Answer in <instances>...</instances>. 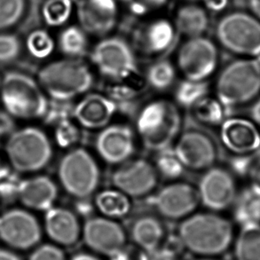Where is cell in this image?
Here are the masks:
<instances>
[{
    "mask_svg": "<svg viewBox=\"0 0 260 260\" xmlns=\"http://www.w3.org/2000/svg\"><path fill=\"white\" fill-rule=\"evenodd\" d=\"M179 242L186 250L204 257H213L229 250L234 226L228 218L214 212L191 214L179 225Z\"/></svg>",
    "mask_w": 260,
    "mask_h": 260,
    "instance_id": "1",
    "label": "cell"
},
{
    "mask_svg": "<svg viewBox=\"0 0 260 260\" xmlns=\"http://www.w3.org/2000/svg\"><path fill=\"white\" fill-rule=\"evenodd\" d=\"M182 125V117L173 102L155 100L145 104L136 116V132L145 148L161 151L176 141Z\"/></svg>",
    "mask_w": 260,
    "mask_h": 260,
    "instance_id": "2",
    "label": "cell"
},
{
    "mask_svg": "<svg viewBox=\"0 0 260 260\" xmlns=\"http://www.w3.org/2000/svg\"><path fill=\"white\" fill-rule=\"evenodd\" d=\"M260 93V63L255 58H241L225 65L216 83V98L226 109L253 102Z\"/></svg>",
    "mask_w": 260,
    "mask_h": 260,
    "instance_id": "3",
    "label": "cell"
},
{
    "mask_svg": "<svg viewBox=\"0 0 260 260\" xmlns=\"http://www.w3.org/2000/svg\"><path fill=\"white\" fill-rule=\"evenodd\" d=\"M94 78L90 68L78 59L55 60L39 72V84L52 99L73 101L86 93Z\"/></svg>",
    "mask_w": 260,
    "mask_h": 260,
    "instance_id": "4",
    "label": "cell"
},
{
    "mask_svg": "<svg viewBox=\"0 0 260 260\" xmlns=\"http://www.w3.org/2000/svg\"><path fill=\"white\" fill-rule=\"evenodd\" d=\"M0 89L4 106L11 116L24 119L45 116L48 99L40 85L28 75L7 72Z\"/></svg>",
    "mask_w": 260,
    "mask_h": 260,
    "instance_id": "5",
    "label": "cell"
},
{
    "mask_svg": "<svg viewBox=\"0 0 260 260\" xmlns=\"http://www.w3.org/2000/svg\"><path fill=\"white\" fill-rule=\"evenodd\" d=\"M58 177L66 193L77 200L88 199L101 182V171L91 153L83 148H71L60 159Z\"/></svg>",
    "mask_w": 260,
    "mask_h": 260,
    "instance_id": "6",
    "label": "cell"
},
{
    "mask_svg": "<svg viewBox=\"0 0 260 260\" xmlns=\"http://www.w3.org/2000/svg\"><path fill=\"white\" fill-rule=\"evenodd\" d=\"M215 34L230 53L255 59L260 55V21L251 14L237 11L225 14L218 21Z\"/></svg>",
    "mask_w": 260,
    "mask_h": 260,
    "instance_id": "7",
    "label": "cell"
},
{
    "mask_svg": "<svg viewBox=\"0 0 260 260\" xmlns=\"http://www.w3.org/2000/svg\"><path fill=\"white\" fill-rule=\"evenodd\" d=\"M11 165L21 173H32L45 168L52 158L53 148L46 134L28 127L11 134L6 146Z\"/></svg>",
    "mask_w": 260,
    "mask_h": 260,
    "instance_id": "8",
    "label": "cell"
},
{
    "mask_svg": "<svg viewBox=\"0 0 260 260\" xmlns=\"http://www.w3.org/2000/svg\"><path fill=\"white\" fill-rule=\"evenodd\" d=\"M91 60L100 74L113 81H123L137 73L134 50L119 37H106L97 43L91 50Z\"/></svg>",
    "mask_w": 260,
    "mask_h": 260,
    "instance_id": "9",
    "label": "cell"
},
{
    "mask_svg": "<svg viewBox=\"0 0 260 260\" xmlns=\"http://www.w3.org/2000/svg\"><path fill=\"white\" fill-rule=\"evenodd\" d=\"M219 54L215 43L204 36L188 38L177 54V66L185 79L207 81L218 67Z\"/></svg>",
    "mask_w": 260,
    "mask_h": 260,
    "instance_id": "10",
    "label": "cell"
},
{
    "mask_svg": "<svg viewBox=\"0 0 260 260\" xmlns=\"http://www.w3.org/2000/svg\"><path fill=\"white\" fill-rule=\"evenodd\" d=\"M173 149L184 168L193 172H204L218 160L214 141L200 130L190 129L179 134Z\"/></svg>",
    "mask_w": 260,
    "mask_h": 260,
    "instance_id": "11",
    "label": "cell"
},
{
    "mask_svg": "<svg viewBox=\"0 0 260 260\" xmlns=\"http://www.w3.org/2000/svg\"><path fill=\"white\" fill-rule=\"evenodd\" d=\"M158 176L155 166L147 159L131 158L114 170L111 183L131 198H141L155 191Z\"/></svg>",
    "mask_w": 260,
    "mask_h": 260,
    "instance_id": "12",
    "label": "cell"
},
{
    "mask_svg": "<svg viewBox=\"0 0 260 260\" xmlns=\"http://www.w3.org/2000/svg\"><path fill=\"white\" fill-rule=\"evenodd\" d=\"M201 204L211 211H222L233 206L238 193L235 177L229 170L212 166L204 171L197 185Z\"/></svg>",
    "mask_w": 260,
    "mask_h": 260,
    "instance_id": "13",
    "label": "cell"
},
{
    "mask_svg": "<svg viewBox=\"0 0 260 260\" xmlns=\"http://www.w3.org/2000/svg\"><path fill=\"white\" fill-rule=\"evenodd\" d=\"M159 214L169 219H184L200 204L196 187L186 182H173L155 192L150 202Z\"/></svg>",
    "mask_w": 260,
    "mask_h": 260,
    "instance_id": "14",
    "label": "cell"
},
{
    "mask_svg": "<svg viewBox=\"0 0 260 260\" xmlns=\"http://www.w3.org/2000/svg\"><path fill=\"white\" fill-rule=\"evenodd\" d=\"M82 237L91 250L109 257L123 251L126 234L119 223L106 217H90L82 228Z\"/></svg>",
    "mask_w": 260,
    "mask_h": 260,
    "instance_id": "15",
    "label": "cell"
},
{
    "mask_svg": "<svg viewBox=\"0 0 260 260\" xmlns=\"http://www.w3.org/2000/svg\"><path fill=\"white\" fill-rule=\"evenodd\" d=\"M94 145L97 154L104 162L117 166L133 157L136 139L134 130L129 125L115 123L102 128Z\"/></svg>",
    "mask_w": 260,
    "mask_h": 260,
    "instance_id": "16",
    "label": "cell"
},
{
    "mask_svg": "<svg viewBox=\"0 0 260 260\" xmlns=\"http://www.w3.org/2000/svg\"><path fill=\"white\" fill-rule=\"evenodd\" d=\"M0 238L10 246L26 250L40 241L41 229L28 211L11 210L0 216Z\"/></svg>",
    "mask_w": 260,
    "mask_h": 260,
    "instance_id": "17",
    "label": "cell"
},
{
    "mask_svg": "<svg viewBox=\"0 0 260 260\" xmlns=\"http://www.w3.org/2000/svg\"><path fill=\"white\" fill-rule=\"evenodd\" d=\"M118 13L116 0H81L77 10L79 26L87 34L100 37L115 28Z\"/></svg>",
    "mask_w": 260,
    "mask_h": 260,
    "instance_id": "18",
    "label": "cell"
},
{
    "mask_svg": "<svg viewBox=\"0 0 260 260\" xmlns=\"http://www.w3.org/2000/svg\"><path fill=\"white\" fill-rule=\"evenodd\" d=\"M220 140L229 151L236 155H250L260 147V131L248 118L231 117L220 124Z\"/></svg>",
    "mask_w": 260,
    "mask_h": 260,
    "instance_id": "19",
    "label": "cell"
},
{
    "mask_svg": "<svg viewBox=\"0 0 260 260\" xmlns=\"http://www.w3.org/2000/svg\"><path fill=\"white\" fill-rule=\"evenodd\" d=\"M117 111V104L107 95L89 93L74 105L73 118L88 130H102L109 125Z\"/></svg>",
    "mask_w": 260,
    "mask_h": 260,
    "instance_id": "20",
    "label": "cell"
},
{
    "mask_svg": "<svg viewBox=\"0 0 260 260\" xmlns=\"http://www.w3.org/2000/svg\"><path fill=\"white\" fill-rule=\"evenodd\" d=\"M175 39V28L171 21L160 18L145 24L138 30L135 42L146 56L157 57L166 53Z\"/></svg>",
    "mask_w": 260,
    "mask_h": 260,
    "instance_id": "21",
    "label": "cell"
},
{
    "mask_svg": "<svg viewBox=\"0 0 260 260\" xmlns=\"http://www.w3.org/2000/svg\"><path fill=\"white\" fill-rule=\"evenodd\" d=\"M46 231L53 242L72 246L82 236V226L74 211L63 207H52L46 211Z\"/></svg>",
    "mask_w": 260,
    "mask_h": 260,
    "instance_id": "22",
    "label": "cell"
},
{
    "mask_svg": "<svg viewBox=\"0 0 260 260\" xmlns=\"http://www.w3.org/2000/svg\"><path fill=\"white\" fill-rule=\"evenodd\" d=\"M58 197V187L46 176H39L21 181L18 198L26 207L38 211H48Z\"/></svg>",
    "mask_w": 260,
    "mask_h": 260,
    "instance_id": "23",
    "label": "cell"
},
{
    "mask_svg": "<svg viewBox=\"0 0 260 260\" xmlns=\"http://www.w3.org/2000/svg\"><path fill=\"white\" fill-rule=\"evenodd\" d=\"M164 236V225L158 218L151 215H143L136 218L131 228L132 239L144 251L158 248Z\"/></svg>",
    "mask_w": 260,
    "mask_h": 260,
    "instance_id": "24",
    "label": "cell"
},
{
    "mask_svg": "<svg viewBox=\"0 0 260 260\" xmlns=\"http://www.w3.org/2000/svg\"><path fill=\"white\" fill-rule=\"evenodd\" d=\"M210 24L207 10L197 4L179 7L175 17L176 28L188 38L204 36Z\"/></svg>",
    "mask_w": 260,
    "mask_h": 260,
    "instance_id": "25",
    "label": "cell"
},
{
    "mask_svg": "<svg viewBox=\"0 0 260 260\" xmlns=\"http://www.w3.org/2000/svg\"><path fill=\"white\" fill-rule=\"evenodd\" d=\"M95 208L106 218L125 217L132 210L131 197L116 188H109L99 192L94 200Z\"/></svg>",
    "mask_w": 260,
    "mask_h": 260,
    "instance_id": "26",
    "label": "cell"
},
{
    "mask_svg": "<svg viewBox=\"0 0 260 260\" xmlns=\"http://www.w3.org/2000/svg\"><path fill=\"white\" fill-rule=\"evenodd\" d=\"M233 215L241 226L260 223V194L247 186L238 192L233 204Z\"/></svg>",
    "mask_w": 260,
    "mask_h": 260,
    "instance_id": "27",
    "label": "cell"
},
{
    "mask_svg": "<svg viewBox=\"0 0 260 260\" xmlns=\"http://www.w3.org/2000/svg\"><path fill=\"white\" fill-rule=\"evenodd\" d=\"M236 260H260V223L242 225L236 243Z\"/></svg>",
    "mask_w": 260,
    "mask_h": 260,
    "instance_id": "28",
    "label": "cell"
},
{
    "mask_svg": "<svg viewBox=\"0 0 260 260\" xmlns=\"http://www.w3.org/2000/svg\"><path fill=\"white\" fill-rule=\"evenodd\" d=\"M87 35L79 25L65 27L58 38L59 49L68 58L78 59L84 56L88 50Z\"/></svg>",
    "mask_w": 260,
    "mask_h": 260,
    "instance_id": "29",
    "label": "cell"
},
{
    "mask_svg": "<svg viewBox=\"0 0 260 260\" xmlns=\"http://www.w3.org/2000/svg\"><path fill=\"white\" fill-rule=\"evenodd\" d=\"M225 108L217 98L206 96L192 108L193 117L203 124L216 126L225 120Z\"/></svg>",
    "mask_w": 260,
    "mask_h": 260,
    "instance_id": "30",
    "label": "cell"
},
{
    "mask_svg": "<svg viewBox=\"0 0 260 260\" xmlns=\"http://www.w3.org/2000/svg\"><path fill=\"white\" fill-rule=\"evenodd\" d=\"M177 77L175 66L170 60H160L148 67L146 78L156 91H166L173 86Z\"/></svg>",
    "mask_w": 260,
    "mask_h": 260,
    "instance_id": "31",
    "label": "cell"
},
{
    "mask_svg": "<svg viewBox=\"0 0 260 260\" xmlns=\"http://www.w3.org/2000/svg\"><path fill=\"white\" fill-rule=\"evenodd\" d=\"M231 166L236 173L248 180V186L260 194V153L236 155Z\"/></svg>",
    "mask_w": 260,
    "mask_h": 260,
    "instance_id": "32",
    "label": "cell"
},
{
    "mask_svg": "<svg viewBox=\"0 0 260 260\" xmlns=\"http://www.w3.org/2000/svg\"><path fill=\"white\" fill-rule=\"evenodd\" d=\"M209 91L207 81H193L184 79L175 89V100L179 106L192 109L197 102L206 97Z\"/></svg>",
    "mask_w": 260,
    "mask_h": 260,
    "instance_id": "33",
    "label": "cell"
},
{
    "mask_svg": "<svg viewBox=\"0 0 260 260\" xmlns=\"http://www.w3.org/2000/svg\"><path fill=\"white\" fill-rule=\"evenodd\" d=\"M73 10L72 0H46L41 12L46 25L56 28L70 21Z\"/></svg>",
    "mask_w": 260,
    "mask_h": 260,
    "instance_id": "34",
    "label": "cell"
},
{
    "mask_svg": "<svg viewBox=\"0 0 260 260\" xmlns=\"http://www.w3.org/2000/svg\"><path fill=\"white\" fill-rule=\"evenodd\" d=\"M154 166L158 175L170 180L179 179L186 170L171 147L157 152Z\"/></svg>",
    "mask_w": 260,
    "mask_h": 260,
    "instance_id": "35",
    "label": "cell"
},
{
    "mask_svg": "<svg viewBox=\"0 0 260 260\" xmlns=\"http://www.w3.org/2000/svg\"><path fill=\"white\" fill-rule=\"evenodd\" d=\"M26 46L32 56L45 59L53 53L55 43L48 32L44 29H37L28 35Z\"/></svg>",
    "mask_w": 260,
    "mask_h": 260,
    "instance_id": "36",
    "label": "cell"
},
{
    "mask_svg": "<svg viewBox=\"0 0 260 260\" xmlns=\"http://www.w3.org/2000/svg\"><path fill=\"white\" fill-rule=\"evenodd\" d=\"M27 0H0V30L14 27L23 17Z\"/></svg>",
    "mask_w": 260,
    "mask_h": 260,
    "instance_id": "37",
    "label": "cell"
},
{
    "mask_svg": "<svg viewBox=\"0 0 260 260\" xmlns=\"http://www.w3.org/2000/svg\"><path fill=\"white\" fill-rule=\"evenodd\" d=\"M74 103L72 101H60L52 99L48 101L46 114L43 116L46 123L57 125L63 121L73 118Z\"/></svg>",
    "mask_w": 260,
    "mask_h": 260,
    "instance_id": "38",
    "label": "cell"
},
{
    "mask_svg": "<svg viewBox=\"0 0 260 260\" xmlns=\"http://www.w3.org/2000/svg\"><path fill=\"white\" fill-rule=\"evenodd\" d=\"M55 131V140L61 148H72L81 138L79 125L76 121L68 119L58 123Z\"/></svg>",
    "mask_w": 260,
    "mask_h": 260,
    "instance_id": "39",
    "label": "cell"
},
{
    "mask_svg": "<svg viewBox=\"0 0 260 260\" xmlns=\"http://www.w3.org/2000/svg\"><path fill=\"white\" fill-rule=\"evenodd\" d=\"M21 41L17 36L0 33V63H9L21 53Z\"/></svg>",
    "mask_w": 260,
    "mask_h": 260,
    "instance_id": "40",
    "label": "cell"
},
{
    "mask_svg": "<svg viewBox=\"0 0 260 260\" xmlns=\"http://www.w3.org/2000/svg\"><path fill=\"white\" fill-rule=\"evenodd\" d=\"M21 181L14 176L7 174L0 179V199L5 203H12L18 198Z\"/></svg>",
    "mask_w": 260,
    "mask_h": 260,
    "instance_id": "41",
    "label": "cell"
},
{
    "mask_svg": "<svg viewBox=\"0 0 260 260\" xmlns=\"http://www.w3.org/2000/svg\"><path fill=\"white\" fill-rule=\"evenodd\" d=\"M29 260H67L63 250L59 247L45 244L32 253Z\"/></svg>",
    "mask_w": 260,
    "mask_h": 260,
    "instance_id": "42",
    "label": "cell"
},
{
    "mask_svg": "<svg viewBox=\"0 0 260 260\" xmlns=\"http://www.w3.org/2000/svg\"><path fill=\"white\" fill-rule=\"evenodd\" d=\"M168 0H127L132 11L136 14H147L164 7Z\"/></svg>",
    "mask_w": 260,
    "mask_h": 260,
    "instance_id": "43",
    "label": "cell"
},
{
    "mask_svg": "<svg viewBox=\"0 0 260 260\" xmlns=\"http://www.w3.org/2000/svg\"><path fill=\"white\" fill-rule=\"evenodd\" d=\"M140 260H178V258L173 250L168 248H156L155 250L144 251Z\"/></svg>",
    "mask_w": 260,
    "mask_h": 260,
    "instance_id": "44",
    "label": "cell"
},
{
    "mask_svg": "<svg viewBox=\"0 0 260 260\" xmlns=\"http://www.w3.org/2000/svg\"><path fill=\"white\" fill-rule=\"evenodd\" d=\"M14 124V121L8 113L0 111V137L13 134Z\"/></svg>",
    "mask_w": 260,
    "mask_h": 260,
    "instance_id": "45",
    "label": "cell"
},
{
    "mask_svg": "<svg viewBox=\"0 0 260 260\" xmlns=\"http://www.w3.org/2000/svg\"><path fill=\"white\" fill-rule=\"evenodd\" d=\"M203 1L205 6L204 8L213 13H218L224 10L229 3V0H203Z\"/></svg>",
    "mask_w": 260,
    "mask_h": 260,
    "instance_id": "46",
    "label": "cell"
},
{
    "mask_svg": "<svg viewBox=\"0 0 260 260\" xmlns=\"http://www.w3.org/2000/svg\"><path fill=\"white\" fill-rule=\"evenodd\" d=\"M250 119L257 126H260V98L255 99L249 110Z\"/></svg>",
    "mask_w": 260,
    "mask_h": 260,
    "instance_id": "47",
    "label": "cell"
},
{
    "mask_svg": "<svg viewBox=\"0 0 260 260\" xmlns=\"http://www.w3.org/2000/svg\"><path fill=\"white\" fill-rule=\"evenodd\" d=\"M250 14L260 21V0H248Z\"/></svg>",
    "mask_w": 260,
    "mask_h": 260,
    "instance_id": "48",
    "label": "cell"
},
{
    "mask_svg": "<svg viewBox=\"0 0 260 260\" xmlns=\"http://www.w3.org/2000/svg\"><path fill=\"white\" fill-rule=\"evenodd\" d=\"M87 199H83V200H78V211L81 213L82 215H86L89 216L91 213V205L86 202Z\"/></svg>",
    "mask_w": 260,
    "mask_h": 260,
    "instance_id": "49",
    "label": "cell"
},
{
    "mask_svg": "<svg viewBox=\"0 0 260 260\" xmlns=\"http://www.w3.org/2000/svg\"><path fill=\"white\" fill-rule=\"evenodd\" d=\"M71 260H101L94 255L89 253H78L75 255Z\"/></svg>",
    "mask_w": 260,
    "mask_h": 260,
    "instance_id": "50",
    "label": "cell"
},
{
    "mask_svg": "<svg viewBox=\"0 0 260 260\" xmlns=\"http://www.w3.org/2000/svg\"><path fill=\"white\" fill-rule=\"evenodd\" d=\"M0 260H20L15 254L7 250H0Z\"/></svg>",
    "mask_w": 260,
    "mask_h": 260,
    "instance_id": "51",
    "label": "cell"
},
{
    "mask_svg": "<svg viewBox=\"0 0 260 260\" xmlns=\"http://www.w3.org/2000/svg\"><path fill=\"white\" fill-rule=\"evenodd\" d=\"M8 174V171H7V168H5L3 166H2V162L0 161V179H3L5 176H7Z\"/></svg>",
    "mask_w": 260,
    "mask_h": 260,
    "instance_id": "52",
    "label": "cell"
},
{
    "mask_svg": "<svg viewBox=\"0 0 260 260\" xmlns=\"http://www.w3.org/2000/svg\"><path fill=\"white\" fill-rule=\"evenodd\" d=\"M197 260H216V259H213V258H208V257H205V258H201V259H197Z\"/></svg>",
    "mask_w": 260,
    "mask_h": 260,
    "instance_id": "53",
    "label": "cell"
},
{
    "mask_svg": "<svg viewBox=\"0 0 260 260\" xmlns=\"http://www.w3.org/2000/svg\"><path fill=\"white\" fill-rule=\"evenodd\" d=\"M1 82H2V80H1V78H0V86H1Z\"/></svg>",
    "mask_w": 260,
    "mask_h": 260,
    "instance_id": "54",
    "label": "cell"
},
{
    "mask_svg": "<svg viewBox=\"0 0 260 260\" xmlns=\"http://www.w3.org/2000/svg\"><path fill=\"white\" fill-rule=\"evenodd\" d=\"M257 152H258V153H260V147H259V148H258V150H257Z\"/></svg>",
    "mask_w": 260,
    "mask_h": 260,
    "instance_id": "55",
    "label": "cell"
},
{
    "mask_svg": "<svg viewBox=\"0 0 260 260\" xmlns=\"http://www.w3.org/2000/svg\"><path fill=\"white\" fill-rule=\"evenodd\" d=\"M189 1H194V0H189Z\"/></svg>",
    "mask_w": 260,
    "mask_h": 260,
    "instance_id": "56",
    "label": "cell"
}]
</instances>
